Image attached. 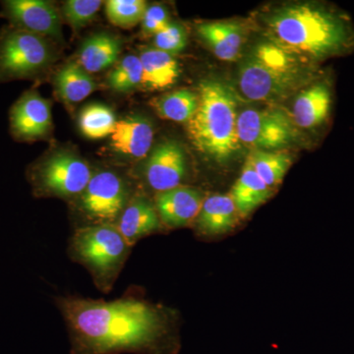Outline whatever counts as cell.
Listing matches in <instances>:
<instances>
[{
	"instance_id": "1",
	"label": "cell",
	"mask_w": 354,
	"mask_h": 354,
	"mask_svg": "<svg viewBox=\"0 0 354 354\" xmlns=\"http://www.w3.org/2000/svg\"><path fill=\"white\" fill-rule=\"evenodd\" d=\"M70 354H164L169 317L157 305L134 297L95 300L62 297Z\"/></svg>"
},
{
	"instance_id": "2",
	"label": "cell",
	"mask_w": 354,
	"mask_h": 354,
	"mask_svg": "<svg viewBox=\"0 0 354 354\" xmlns=\"http://www.w3.org/2000/svg\"><path fill=\"white\" fill-rule=\"evenodd\" d=\"M272 43L319 65L354 50V26L346 14L319 2L283 6L266 18Z\"/></svg>"
},
{
	"instance_id": "3",
	"label": "cell",
	"mask_w": 354,
	"mask_h": 354,
	"mask_svg": "<svg viewBox=\"0 0 354 354\" xmlns=\"http://www.w3.org/2000/svg\"><path fill=\"white\" fill-rule=\"evenodd\" d=\"M324 70L274 43L258 44L242 60L239 86L251 101L278 102L315 82Z\"/></svg>"
},
{
	"instance_id": "4",
	"label": "cell",
	"mask_w": 354,
	"mask_h": 354,
	"mask_svg": "<svg viewBox=\"0 0 354 354\" xmlns=\"http://www.w3.org/2000/svg\"><path fill=\"white\" fill-rule=\"evenodd\" d=\"M196 113L186 123L188 138L205 157L225 164L239 153L237 99L234 90L216 79H206L198 88Z\"/></svg>"
},
{
	"instance_id": "5",
	"label": "cell",
	"mask_w": 354,
	"mask_h": 354,
	"mask_svg": "<svg viewBox=\"0 0 354 354\" xmlns=\"http://www.w3.org/2000/svg\"><path fill=\"white\" fill-rule=\"evenodd\" d=\"M132 247L116 225H88L74 232L69 254L91 272L95 286L108 293L118 281Z\"/></svg>"
},
{
	"instance_id": "6",
	"label": "cell",
	"mask_w": 354,
	"mask_h": 354,
	"mask_svg": "<svg viewBox=\"0 0 354 354\" xmlns=\"http://www.w3.org/2000/svg\"><path fill=\"white\" fill-rule=\"evenodd\" d=\"M46 38L19 28L0 32V83L39 77L53 62Z\"/></svg>"
},
{
	"instance_id": "7",
	"label": "cell",
	"mask_w": 354,
	"mask_h": 354,
	"mask_svg": "<svg viewBox=\"0 0 354 354\" xmlns=\"http://www.w3.org/2000/svg\"><path fill=\"white\" fill-rule=\"evenodd\" d=\"M93 172L85 160L69 153H59L32 165L29 178L35 193L71 199L82 194Z\"/></svg>"
},
{
	"instance_id": "8",
	"label": "cell",
	"mask_w": 354,
	"mask_h": 354,
	"mask_svg": "<svg viewBox=\"0 0 354 354\" xmlns=\"http://www.w3.org/2000/svg\"><path fill=\"white\" fill-rule=\"evenodd\" d=\"M127 183L115 172L97 171L79 196L81 212L92 225H114L130 201Z\"/></svg>"
},
{
	"instance_id": "9",
	"label": "cell",
	"mask_w": 354,
	"mask_h": 354,
	"mask_svg": "<svg viewBox=\"0 0 354 354\" xmlns=\"http://www.w3.org/2000/svg\"><path fill=\"white\" fill-rule=\"evenodd\" d=\"M237 131L241 145L254 151L279 150L295 137L290 118L278 109H244L239 113Z\"/></svg>"
},
{
	"instance_id": "10",
	"label": "cell",
	"mask_w": 354,
	"mask_h": 354,
	"mask_svg": "<svg viewBox=\"0 0 354 354\" xmlns=\"http://www.w3.org/2000/svg\"><path fill=\"white\" fill-rule=\"evenodd\" d=\"M2 17L10 26L39 36L60 39L62 18L57 7L46 0H6L1 2Z\"/></svg>"
},
{
	"instance_id": "11",
	"label": "cell",
	"mask_w": 354,
	"mask_h": 354,
	"mask_svg": "<svg viewBox=\"0 0 354 354\" xmlns=\"http://www.w3.org/2000/svg\"><path fill=\"white\" fill-rule=\"evenodd\" d=\"M50 106V102L36 91H27L21 95L9 113L14 138L30 142L46 137L53 125Z\"/></svg>"
},
{
	"instance_id": "12",
	"label": "cell",
	"mask_w": 354,
	"mask_h": 354,
	"mask_svg": "<svg viewBox=\"0 0 354 354\" xmlns=\"http://www.w3.org/2000/svg\"><path fill=\"white\" fill-rule=\"evenodd\" d=\"M187 172V158L183 147L174 140L158 144L145 165L148 185L158 193L181 185Z\"/></svg>"
},
{
	"instance_id": "13",
	"label": "cell",
	"mask_w": 354,
	"mask_h": 354,
	"mask_svg": "<svg viewBox=\"0 0 354 354\" xmlns=\"http://www.w3.org/2000/svg\"><path fill=\"white\" fill-rule=\"evenodd\" d=\"M334 104L330 74L324 71L315 82L304 88L293 102L292 118L304 129H320L329 122Z\"/></svg>"
},
{
	"instance_id": "14",
	"label": "cell",
	"mask_w": 354,
	"mask_h": 354,
	"mask_svg": "<svg viewBox=\"0 0 354 354\" xmlns=\"http://www.w3.org/2000/svg\"><path fill=\"white\" fill-rule=\"evenodd\" d=\"M204 200L199 190L180 185L157 193L155 207L162 223L171 228H179L196 221Z\"/></svg>"
},
{
	"instance_id": "15",
	"label": "cell",
	"mask_w": 354,
	"mask_h": 354,
	"mask_svg": "<svg viewBox=\"0 0 354 354\" xmlns=\"http://www.w3.org/2000/svg\"><path fill=\"white\" fill-rule=\"evenodd\" d=\"M153 128L144 118L134 116L116 121L111 146L115 152L132 158H145L152 148Z\"/></svg>"
},
{
	"instance_id": "16",
	"label": "cell",
	"mask_w": 354,
	"mask_h": 354,
	"mask_svg": "<svg viewBox=\"0 0 354 354\" xmlns=\"http://www.w3.org/2000/svg\"><path fill=\"white\" fill-rule=\"evenodd\" d=\"M115 225L133 246L140 239L160 230L162 221L155 204L145 197L136 196L128 203Z\"/></svg>"
},
{
	"instance_id": "17",
	"label": "cell",
	"mask_w": 354,
	"mask_h": 354,
	"mask_svg": "<svg viewBox=\"0 0 354 354\" xmlns=\"http://www.w3.org/2000/svg\"><path fill=\"white\" fill-rule=\"evenodd\" d=\"M198 34L208 44L216 57L223 62H234L241 57L243 29L234 21L203 23Z\"/></svg>"
},
{
	"instance_id": "18",
	"label": "cell",
	"mask_w": 354,
	"mask_h": 354,
	"mask_svg": "<svg viewBox=\"0 0 354 354\" xmlns=\"http://www.w3.org/2000/svg\"><path fill=\"white\" fill-rule=\"evenodd\" d=\"M239 212L230 195H211L204 200L196 221L203 234L221 235L232 232L239 221Z\"/></svg>"
},
{
	"instance_id": "19",
	"label": "cell",
	"mask_w": 354,
	"mask_h": 354,
	"mask_svg": "<svg viewBox=\"0 0 354 354\" xmlns=\"http://www.w3.org/2000/svg\"><path fill=\"white\" fill-rule=\"evenodd\" d=\"M272 194L274 189L262 180L250 162L246 160L241 176L230 193L239 216L246 218L267 202Z\"/></svg>"
},
{
	"instance_id": "20",
	"label": "cell",
	"mask_w": 354,
	"mask_h": 354,
	"mask_svg": "<svg viewBox=\"0 0 354 354\" xmlns=\"http://www.w3.org/2000/svg\"><path fill=\"white\" fill-rule=\"evenodd\" d=\"M143 66V82L150 90L171 87L180 75V67L174 55L156 48H146L140 55Z\"/></svg>"
},
{
	"instance_id": "21",
	"label": "cell",
	"mask_w": 354,
	"mask_h": 354,
	"mask_svg": "<svg viewBox=\"0 0 354 354\" xmlns=\"http://www.w3.org/2000/svg\"><path fill=\"white\" fill-rule=\"evenodd\" d=\"M121 51L120 39L109 34H97L84 41L79 50V65L88 73L113 66Z\"/></svg>"
},
{
	"instance_id": "22",
	"label": "cell",
	"mask_w": 354,
	"mask_h": 354,
	"mask_svg": "<svg viewBox=\"0 0 354 354\" xmlns=\"http://www.w3.org/2000/svg\"><path fill=\"white\" fill-rule=\"evenodd\" d=\"M55 84L62 99L68 102L83 101L97 88L90 73L76 62L62 67L55 76Z\"/></svg>"
},
{
	"instance_id": "23",
	"label": "cell",
	"mask_w": 354,
	"mask_h": 354,
	"mask_svg": "<svg viewBox=\"0 0 354 354\" xmlns=\"http://www.w3.org/2000/svg\"><path fill=\"white\" fill-rule=\"evenodd\" d=\"M198 104V94L187 88L169 93L162 97H156L151 102V106L160 118L185 123L196 113Z\"/></svg>"
},
{
	"instance_id": "24",
	"label": "cell",
	"mask_w": 354,
	"mask_h": 354,
	"mask_svg": "<svg viewBox=\"0 0 354 354\" xmlns=\"http://www.w3.org/2000/svg\"><path fill=\"white\" fill-rule=\"evenodd\" d=\"M247 160L262 180L272 189L281 183L292 164L288 153L271 151H253Z\"/></svg>"
},
{
	"instance_id": "25",
	"label": "cell",
	"mask_w": 354,
	"mask_h": 354,
	"mask_svg": "<svg viewBox=\"0 0 354 354\" xmlns=\"http://www.w3.org/2000/svg\"><path fill=\"white\" fill-rule=\"evenodd\" d=\"M116 120L113 111L104 104H90L79 118V127L88 139H104L113 134Z\"/></svg>"
},
{
	"instance_id": "26",
	"label": "cell",
	"mask_w": 354,
	"mask_h": 354,
	"mask_svg": "<svg viewBox=\"0 0 354 354\" xmlns=\"http://www.w3.org/2000/svg\"><path fill=\"white\" fill-rule=\"evenodd\" d=\"M143 82V66L136 55H127L111 72L108 83L109 87L118 93L134 90Z\"/></svg>"
},
{
	"instance_id": "27",
	"label": "cell",
	"mask_w": 354,
	"mask_h": 354,
	"mask_svg": "<svg viewBox=\"0 0 354 354\" xmlns=\"http://www.w3.org/2000/svg\"><path fill=\"white\" fill-rule=\"evenodd\" d=\"M148 4L144 0H109L106 14L109 22L128 29L142 22Z\"/></svg>"
},
{
	"instance_id": "28",
	"label": "cell",
	"mask_w": 354,
	"mask_h": 354,
	"mask_svg": "<svg viewBox=\"0 0 354 354\" xmlns=\"http://www.w3.org/2000/svg\"><path fill=\"white\" fill-rule=\"evenodd\" d=\"M102 6L101 0H68L64 6V16L74 29L92 22Z\"/></svg>"
},
{
	"instance_id": "29",
	"label": "cell",
	"mask_w": 354,
	"mask_h": 354,
	"mask_svg": "<svg viewBox=\"0 0 354 354\" xmlns=\"http://www.w3.org/2000/svg\"><path fill=\"white\" fill-rule=\"evenodd\" d=\"M153 44L158 50L176 55L187 46V35L183 26L171 22L153 36Z\"/></svg>"
},
{
	"instance_id": "30",
	"label": "cell",
	"mask_w": 354,
	"mask_h": 354,
	"mask_svg": "<svg viewBox=\"0 0 354 354\" xmlns=\"http://www.w3.org/2000/svg\"><path fill=\"white\" fill-rule=\"evenodd\" d=\"M169 23L171 21H169L167 9L160 4H153L147 8L143 19H142V28L146 35L156 36L158 32L162 31Z\"/></svg>"
}]
</instances>
